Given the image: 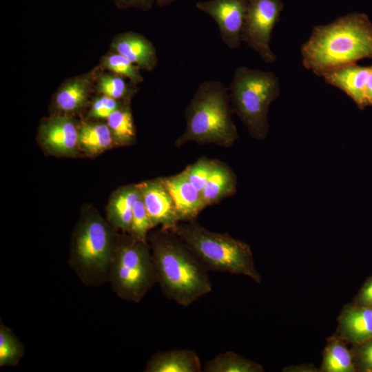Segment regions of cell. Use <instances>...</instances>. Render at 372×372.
<instances>
[{
    "instance_id": "31",
    "label": "cell",
    "mask_w": 372,
    "mask_h": 372,
    "mask_svg": "<svg viewBox=\"0 0 372 372\" xmlns=\"http://www.w3.org/2000/svg\"><path fill=\"white\" fill-rule=\"evenodd\" d=\"M353 304L372 308V277L369 278L363 285Z\"/></svg>"
},
{
    "instance_id": "32",
    "label": "cell",
    "mask_w": 372,
    "mask_h": 372,
    "mask_svg": "<svg viewBox=\"0 0 372 372\" xmlns=\"http://www.w3.org/2000/svg\"><path fill=\"white\" fill-rule=\"evenodd\" d=\"M115 6L120 9L136 8L143 11L151 9L154 0H112Z\"/></svg>"
},
{
    "instance_id": "3",
    "label": "cell",
    "mask_w": 372,
    "mask_h": 372,
    "mask_svg": "<svg viewBox=\"0 0 372 372\" xmlns=\"http://www.w3.org/2000/svg\"><path fill=\"white\" fill-rule=\"evenodd\" d=\"M228 88L220 81H203L186 110V127L176 141H189L229 146L238 134L229 106Z\"/></svg>"
},
{
    "instance_id": "15",
    "label": "cell",
    "mask_w": 372,
    "mask_h": 372,
    "mask_svg": "<svg viewBox=\"0 0 372 372\" xmlns=\"http://www.w3.org/2000/svg\"><path fill=\"white\" fill-rule=\"evenodd\" d=\"M338 331L342 340L355 345L372 338V308L345 305L338 318Z\"/></svg>"
},
{
    "instance_id": "5",
    "label": "cell",
    "mask_w": 372,
    "mask_h": 372,
    "mask_svg": "<svg viewBox=\"0 0 372 372\" xmlns=\"http://www.w3.org/2000/svg\"><path fill=\"white\" fill-rule=\"evenodd\" d=\"M234 110L251 135L262 139L268 134V111L280 94L277 76L269 71L240 66L229 86Z\"/></svg>"
},
{
    "instance_id": "4",
    "label": "cell",
    "mask_w": 372,
    "mask_h": 372,
    "mask_svg": "<svg viewBox=\"0 0 372 372\" xmlns=\"http://www.w3.org/2000/svg\"><path fill=\"white\" fill-rule=\"evenodd\" d=\"M172 231L192 250L208 271L242 275L257 283L261 282L251 249L246 242L194 223L178 225Z\"/></svg>"
},
{
    "instance_id": "20",
    "label": "cell",
    "mask_w": 372,
    "mask_h": 372,
    "mask_svg": "<svg viewBox=\"0 0 372 372\" xmlns=\"http://www.w3.org/2000/svg\"><path fill=\"white\" fill-rule=\"evenodd\" d=\"M321 371L324 372H354L353 356L338 336L329 339L324 350Z\"/></svg>"
},
{
    "instance_id": "14",
    "label": "cell",
    "mask_w": 372,
    "mask_h": 372,
    "mask_svg": "<svg viewBox=\"0 0 372 372\" xmlns=\"http://www.w3.org/2000/svg\"><path fill=\"white\" fill-rule=\"evenodd\" d=\"M114 52L122 54L140 69L154 70L158 63L156 49L144 36L127 32L116 36L112 43Z\"/></svg>"
},
{
    "instance_id": "16",
    "label": "cell",
    "mask_w": 372,
    "mask_h": 372,
    "mask_svg": "<svg viewBox=\"0 0 372 372\" xmlns=\"http://www.w3.org/2000/svg\"><path fill=\"white\" fill-rule=\"evenodd\" d=\"M202 364L197 353L191 349L158 351L147 362L145 372H200Z\"/></svg>"
},
{
    "instance_id": "8",
    "label": "cell",
    "mask_w": 372,
    "mask_h": 372,
    "mask_svg": "<svg viewBox=\"0 0 372 372\" xmlns=\"http://www.w3.org/2000/svg\"><path fill=\"white\" fill-rule=\"evenodd\" d=\"M283 8L280 0H250L245 17L241 41L267 63H273L276 60L270 42Z\"/></svg>"
},
{
    "instance_id": "22",
    "label": "cell",
    "mask_w": 372,
    "mask_h": 372,
    "mask_svg": "<svg viewBox=\"0 0 372 372\" xmlns=\"http://www.w3.org/2000/svg\"><path fill=\"white\" fill-rule=\"evenodd\" d=\"M112 143V135L107 125L85 123L79 128L78 145L92 154L108 148Z\"/></svg>"
},
{
    "instance_id": "25",
    "label": "cell",
    "mask_w": 372,
    "mask_h": 372,
    "mask_svg": "<svg viewBox=\"0 0 372 372\" xmlns=\"http://www.w3.org/2000/svg\"><path fill=\"white\" fill-rule=\"evenodd\" d=\"M101 65L112 73L128 79L133 85L143 81L139 68L121 54L114 52L103 58Z\"/></svg>"
},
{
    "instance_id": "12",
    "label": "cell",
    "mask_w": 372,
    "mask_h": 372,
    "mask_svg": "<svg viewBox=\"0 0 372 372\" xmlns=\"http://www.w3.org/2000/svg\"><path fill=\"white\" fill-rule=\"evenodd\" d=\"M39 133L43 144L58 154L74 153L78 145L79 129L68 116L48 119L41 125Z\"/></svg>"
},
{
    "instance_id": "34",
    "label": "cell",
    "mask_w": 372,
    "mask_h": 372,
    "mask_svg": "<svg viewBox=\"0 0 372 372\" xmlns=\"http://www.w3.org/2000/svg\"><path fill=\"white\" fill-rule=\"evenodd\" d=\"M155 3L160 7L166 6L176 1V0H154Z\"/></svg>"
},
{
    "instance_id": "10",
    "label": "cell",
    "mask_w": 372,
    "mask_h": 372,
    "mask_svg": "<svg viewBox=\"0 0 372 372\" xmlns=\"http://www.w3.org/2000/svg\"><path fill=\"white\" fill-rule=\"evenodd\" d=\"M138 187L152 228L161 225L163 229L173 231L180 220L173 200L161 180L145 182Z\"/></svg>"
},
{
    "instance_id": "1",
    "label": "cell",
    "mask_w": 372,
    "mask_h": 372,
    "mask_svg": "<svg viewBox=\"0 0 372 372\" xmlns=\"http://www.w3.org/2000/svg\"><path fill=\"white\" fill-rule=\"evenodd\" d=\"M302 64L318 76L372 58V23L362 13H350L318 25L300 50Z\"/></svg>"
},
{
    "instance_id": "28",
    "label": "cell",
    "mask_w": 372,
    "mask_h": 372,
    "mask_svg": "<svg viewBox=\"0 0 372 372\" xmlns=\"http://www.w3.org/2000/svg\"><path fill=\"white\" fill-rule=\"evenodd\" d=\"M215 163L207 160H200L190 165L182 173L187 180L201 193L207 183Z\"/></svg>"
},
{
    "instance_id": "24",
    "label": "cell",
    "mask_w": 372,
    "mask_h": 372,
    "mask_svg": "<svg viewBox=\"0 0 372 372\" xmlns=\"http://www.w3.org/2000/svg\"><path fill=\"white\" fill-rule=\"evenodd\" d=\"M112 137L121 144L129 143L135 136L132 113L128 107H120L107 118Z\"/></svg>"
},
{
    "instance_id": "23",
    "label": "cell",
    "mask_w": 372,
    "mask_h": 372,
    "mask_svg": "<svg viewBox=\"0 0 372 372\" xmlns=\"http://www.w3.org/2000/svg\"><path fill=\"white\" fill-rule=\"evenodd\" d=\"M25 354L24 346L12 331L1 320L0 366H14Z\"/></svg>"
},
{
    "instance_id": "26",
    "label": "cell",
    "mask_w": 372,
    "mask_h": 372,
    "mask_svg": "<svg viewBox=\"0 0 372 372\" xmlns=\"http://www.w3.org/2000/svg\"><path fill=\"white\" fill-rule=\"evenodd\" d=\"M97 90L103 95L116 100L130 97L135 91L124 77L116 74H103L97 83Z\"/></svg>"
},
{
    "instance_id": "19",
    "label": "cell",
    "mask_w": 372,
    "mask_h": 372,
    "mask_svg": "<svg viewBox=\"0 0 372 372\" xmlns=\"http://www.w3.org/2000/svg\"><path fill=\"white\" fill-rule=\"evenodd\" d=\"M235 185V178L231 171L224 165L215 163L211 174L201 191L205 206L230 194L234 192Z\"/></svg>"
},
{
    "instance_id": "17",
    "label": "cell",
    "mask_w": 372,
    "mask_h": 372,
    "mask_svg": "<svg viewBox=\"0 0 372 372\" xmlns=\"http://www.w3.org/2000/svg\"><path fill=\"white\" fill-rule=\"evenodd\" d=\"M141 196V190L138 186L127 187L118 192L108 205L109 222L115 228L130 232L133 206Z\"/></svg>"
},
{
    "instance_id": "21",
    "label": "cell",
    "mask_w": 372,
    "mask_h": 372,
    "mask_svg": "<svg viewBox=\"0 0 372 372\" xmlns=\"http://www.w3.org/2000/svg\"><path fill=\"white\" fill-rule=\"evenodd\" d=\"M205 372H262L263 367L242 355L225 351L207 361L203 367Z\"/></svg>"
},
{
    "instance_id": "18",
    "label": "cell",
    "mask_w": 372,
    "mask_h": 372,
    "mask_svg": "<svg viewBox=\"0 0 372 372\" xmlns=\"http://www.w3.org/2000/svg\"><path fill=\"white\" fill-rule=\"evenodd\" d=\"M91 75L75 77L65 83L58 91L55 103L63 112H74L84 105L91 87Z\"/></svg>"
},
{
    "instance_id": "2",
    "label": "cell",
    "mask_w": 372,
    "mask_h": 372,
    "mask_svg": "<svg viewBox=\"0 0 372 372\" xmlns=\"http://www.w3.org/2000/svg\"><path fill=\"white\" fill-rule=\"evenodd\" d=\"M163 231L150 238L152 256L163 294L188 307L212 291L208 270L174 233Z\"/></svg>"
},
{
    "instance_id": "13",
    "label": "cell",
    "mask_w": 372,
    "mask_h": 372,
    "mask_svg": "<svg viewBox=\"0 0 372 372\" xmlns=\"http://www.w3.org/2000/svg\"><path fill=\"white\" fill-rule=\"evenodd\" d=\"M161 181L173 200L179 220H191L205 207L201 193L183 173Z\"/></svg>"
},
{
    "instance_id": "30",
    "label": "cell",
    "mask_w": 372,
    "mask_h": 372,
    "mask_svg": "<svg viewBox=\"0 0 372 372\" xmlns=\"http://www.w3.org/2000/svg\"><path fill=\"white\" fill-rule=\"evenodd\" d=\"M358 346L356 354L360 365L364 371L372 372V338Z\"/></svg>"
},
{
    "instance_id": "6",
    "label": "cell",
    "mask_w": 372,
    "mask_h": 372,
    "mask_svg": "<svg viewBox=\"0 0 372 372\" xmlns=\"http://www.w3.org/2000/svg\"><path fill=\"white\" fill-rule=\"evenodd\" d=\"M116 240L110 227L99 216H87L74 237L68 265L87 287L109 281Z\"/></svg>"
},
{
    "instance_id": "27",
    "label": "cell",
    "mask_w": 372,
    "mask_h": 372,
    "mask_svg": "<svg viewBox=\"0 0 372 372\" xmlns=\"http://www.w3.org/2000/svg\"><path fill=\"white\" fill-rule=\"evenodd\" d=\"M150 229L152 225L149 218L141 196L133 206L130 234L136 240L147 242V233Z\"/></svg>"
},
{
    "instance_id": "11",
    "label": "cell",
    "mask_w": 372,
    "mask_h": 372,
    "mask_svg": "<svg viewBox=\"0 0 372 372\" xmlns=\"http://www.w3.org/2000/svg\"><path fill=\"white\" fill-rule=\"evenodd\" d=\"M370 66L356 63L344 66L324 74V81L344 92L360 109L369 105L366 97V81Z\"/></svg>"
},
{
    "instance_id": "29",
    "label": "cell",
    "mask_w": 372,
    "mask_h": 372,
    "mask_svg": "<svg viewBox=\"0 0 372 372\" xmlns=\"http://www.w3.org/2000/svg\"><path fill=\"white\" fill-rule=\"evenodd\" d=\"M121 107L116 99L103 95L94 101L89 116L96 118H107Z\"/></svg>"
},
{
    "instance_id": "9",
    "label": "cell",
    "mask_w": 372,
    "mask_h": 372,
    "mask_svg": "<svg viewBox=\"0 0 372 372\" xmlns=\"http://www.w3.org/2000/svg\"><path fill=\"white\" fill-rule=\"evenodd\" d=\"M250 0H207L198 1L197 9L216 23L223 43L230 50L241 43V31Z\"/></svg>"
},
{
    "instance_id": "7",
    "label": "cell",
    "mask_w": 372,
    "mask_h": 372,
    "mask_svg": "<svg viewBox=\"0 0 372 372\" xmlns=\"http://www.w3.org/2000/svg\"><path fill=\"white\" fill-rule=\"evenodd\" d=\"M121 299L138 303L158 282L152 253L147 242L123 238L116 242L109 281Z\"/></svg>"
},
{
    "instance_id": "33",
    "label": "cell",
    "mask_w": 372,
    "mask_h": 372,
    "mask_svg": "<svg viewBox=\"0 0 372 372\" xmlns=\"http://www.w3.org/2000/svg\"><path fill=\"white\" fill-rule=\"evenodd\" d=\"M366 97L369 105H372V65L370 66V72L366 81Z\"/></svg>"
}]
</instances>
